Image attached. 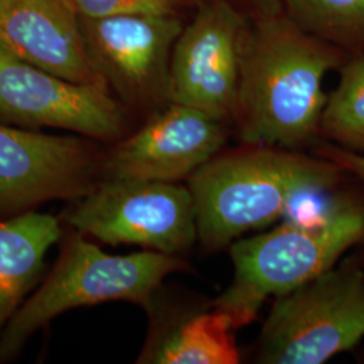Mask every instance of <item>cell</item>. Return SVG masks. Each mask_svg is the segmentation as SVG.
Segmentation results:
<instances>
[{"mask_svg":"<svg viewBox=\"0 0 364 364\" xmlns=\"http://www.w3.org/2000/svg\"><path fill=\"white\" fill-rule=\"evenodd\" d=\"M247 26L230 1L204 3L173 46L170 103L192 107L221 122L232 119Z\"/></svg>","mask_w":364,"mask_h":364,"instance_id":"cell-8","label":"cell"},{"mask_svg":"<svg viewBox=\"0 0 364 364\" xmlns=\"http://www.w3.org/2000/svg\"><path fill=\"white\" fill-rule=\"evenodd\" d=\"M183 267L180 257L151 250L109 255L85 235L73 232L52 273L25 299L3 331L0 362L13 359L36 332L68 311L109 301L149 308L165 278Z\"/></svg>","mask_w":364,"mask_h":364,"instance_id":"cell-4","label":"cell"},{"mask_svg":"<svg viewBox=\"0 0 364 364\" xmlns=\"http://www.w3.org/2000/svg\"><path fill=\"white\" fill-rule=\"evenodd\" d=\"M317 154L335 164L346 174L355 176L356 178L364 182V154L348 151L332 144H323L317 150Z\"/></svg>","mask_w":364,"mask_h":364,"instance_id":"cell-18","label":"cell"},{"mask_svg":"<svg viewBox=\"0 0 364 364\" xmlns=\"http://www.w3.org/2000/svg\"><path fill=\"white\" fill-rule=\"evenodd\" d=\"M81 26L93 66L126 102L168 100L170 57L183 28L177 15L81 16Z\"/></svg>","mask_w":364,"mask_h":364,"instance_id":"cell-10","label":"cell"},{"mask_svg":"<svg viewBox=\"0 0 364 364\" xmlns=\"http://www.w3.org/2000/svg\"><path fill=\"white\" fill-rule=\"evenodd\" d=\"M82 18H107L126 14L176 15L186 0H72Z\"/></svg>","mask_w":364,"mask_h":364,"instance_id":"cell-17","label":"cell"},{"mask_svg":"<svg viewBox=\"0 0 364 364\" xmlns=\"http://www.w3.org/2000/svg\"><path fill=\"white\" fill-rule=\"evenodd\" d=\"M103 159L105 154L84 138L0 123V220L48 201L85 197L103 180Z\"/></svg>","mask_w":364,"mask_h":364,"instance_id":"cell-7","label":"cell"},{"mask_svg":"<svg viewBox=\"0 0 364 364\" xmlns=\"http://www.w3.org/2000/svg\"><path fill=\"white\" fill-rule=\"evenodd\" d=\"M61 235L60 220L48 213L30 210L0 220V336L37 287L45 258Z\"/></svg>","mask_w":364,"mask_h":364,"instance_id":"cell-14","label":"cell"},{"mask_svg":"<svg viewBox=\"0 0 364 364\" xmlns=\"http://www.w3.org/2000/svg\"><path fill=\"white\" fill-rule=\"evenodd\" d=\"M364 338V267L353 255L275 297L260 332L257 360L326 363Z\"/></svg>","mask_w":364,"mask_h":364,"instance_id":"cell-5","label":"cell"},{"mask_svg":"<svg viewBox=\"0 0 364 364\" xmlns=\"http://www.w3.org/2000/svg\"><path fill=\"white\" fill-rule=\"evenodd\" d=\"M350 54L287 14L259 15L242 42L234 119L243 144L299 151L320 136L323 81Z\"/></svg>","mask_w":364,"mask_h":364,"instance_id":"cell-1","label":"cell"},{"mask_svg":"<svg viewBox=\"0 0 364 364\" xmlns=\"http://www.w3.org/2000/svg\"><path fill=\"white\" fill-rule=\"evenodd\" d=\"M0 119L28 127L73 131L93 141H115L126 120L108 85L55 76L0 46Z\"/></svg>","mask_w":364,"mask_h":364,"instance_id":"cell-9","label":"cell"},{"mask_svg":"<svg viewBox=\"0 0 364 364\" xmlns=\"http://www.w3.org/2000/svg\"><path fill=\"white\" fill-rule=\"evenodd\" d=\"M359 255H360V259H362V263H363V267H364V250H363V252H362V254H359Z\"/></svg>","mask_w":364,"mask_h":364,"instance_id":"cell-20","label":"cell"},{"mask_svg":"<svg viewBox=\"0 0 364 364\" xmlns=\"http://www.w3.org/2000/svg\"><path fill=\"white\" fill-rule=\"evenodd\" d=\"M364 242V201L338 196L309 219H290L269 232L230 245L235 275L212 304L237 328L250 324L269 297H278L336 266Z\"/></svg>","mask_w":364,"mask_h":364,"instance_id":"cell-3","label":"cell"},{"mask_svg":"<svg viewBox=\"0 0 364 364\" xmlns=\"http://www.w3.org/2000/svg\"><path fill=\"white\" fill-rule=\"evenodd\" d=\"M346 173L321 156L245 144L218 153L188 178L198 240L210 250L285 216L299 197L328 193Z\"/></svg>","mask_w":364,"mask_h":364,"instance_id":"cell-2","label":"cell"},{"mask_svg":"<svg viewBox=\"0 0 364 364\" xmlns=\"http://www.w3.org/2000/svg\"><path fill=\"white\" fill-rule=\"evenodd\" d=\"M248 3L258 15H278L284 13L282 0H243Z\"/></svg>","mask_w":364,"mask_h":364,"instance_id":"cell-19","label":"cell"},{"mask_svg":"<svg viewBox=\"0 0 364 364\" xmlns=\"http://www.w3.org/2000/svg\"><path fill=\"white\" fill-rule=\"evenodd\" d=\"M73 203L66 223L105 245L180 257L198 240L193 196L177 182L102 180Z\"/></svg>","mask_w":364,"mask_h":364,"instance_id":"cell-6","label":"cell"},{"mask_svg":"<svg viewBox=\"0 0 364 364\" xmlns=\"http://www.w3.org/2000/svg\"><path fill=\"white\" fill-rule=\"evenodd\" d=\"M302 30L348 53L364 55V0H282Z\"/></svg>","mask_w":364,"mask_h":364,"instance_id":"cell-15","label":"cell"},{"mask_svg":"<svg viewBox=\"0 0 364 364\" xmlns=\"http://www.w3.org/2000/svg\"><path fill=\"white\" fill-rule=\"evenodd\" d=\"M320 136L364 154V55H350L340 68L338 87L326 99Z\"/></svg>","mask_w":364,"mask_h":364,"instance_id":"cell-16","label":"cell"},{"mask_svg":"<svg viewBox=\"0 0 364 364\" xmlns=\"http://www.w3.org/2000/svg\"><path fill=\"white\" fill-rule=\"evenodd\" d=\"M146 311L151 328L138 363L236 364L237 326L230 313L212 302L185 312L166 313L153 301Z\"/></svg>","mask_w":364,"mask_h":364,"instance_id":"cell-13","label":"cell"},{"mask_svg":"<svg viewBox=\"0 0 364 364\" xmlns=\"http://www.w3.org/2000/svg\"><path fill=\"white\" fill-rule=\"evenodd\" d=\"M225 136L224 122L192 107L170 103L105 153L103 180L189 178L220 151Z\"/></svg>","mask_w":364,"mask_h":364,"instance_id":"cell-11","label":"cell"},{"mask_svg":"<svg viewBox=\"0 0 364 364\" xmlns=\"http://www.w3.org/2000/svg\"><path fill=\"white\" fill-rule=\"evenodd\" d=\"M0 46L55 76L103 84L72 0H0Z\"/></svg>","mask_w":364,"mask_h":364,"instance_id":"cell-12","label":"cell"}]
</instances>
